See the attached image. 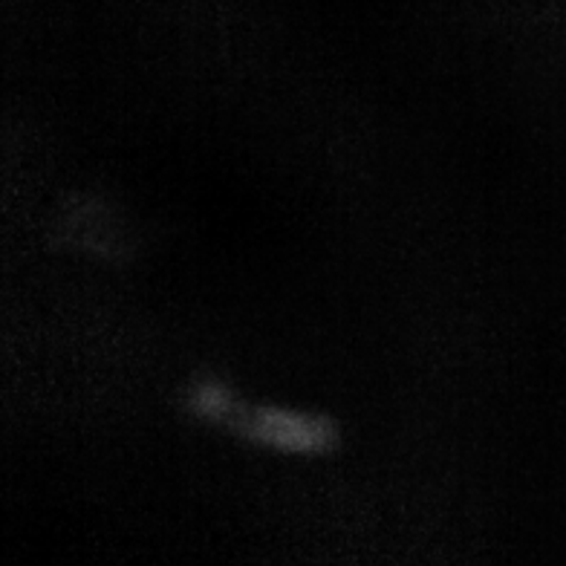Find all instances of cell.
I'll use <instances>...</instances> for the list:
<instances>
[{"mask_svg": "<svg viewBox=\"0 0 566 566\" xmlns=\"http://www.w3.org/2000/svg\"><path fill=\"white\" fill-rule=\"evenodd\" d=\"M254 437L263 442L281 448H295V451H315L327 446L329 428L315 419L295 417V413H281V410H263L252 422Z\"/></svg>", "mask_w": 566, "mask_h": 566, "instance_id": "1", "label": "cell"}]
</instances>
